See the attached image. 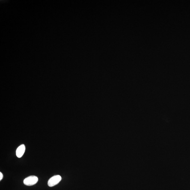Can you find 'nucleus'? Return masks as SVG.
I'll return each mask as SVG.
<instances>
[{
	"instance_id": "1",
	"label": "nucleus",
	"mask_w": 190,
	"mask_h": 190,
	"mask_svg": "<svg viewBox=\"0 0 190 190\" xmlns=\"http://www.w3.org/2000/svg\"><path fill=\"white\" fill-rule=\"evenodd\" d=\"M38 181V178L35 176H31L27 177L23 181L24 184L27 186H31L36 184Z\"/></svg>"
},
{
	"instance_id": "2",
	"label": "nucleus",
	"mask_w": 190,
	"mask_h": 190,
	"mask_svg": "<svg viewBox=\"0 0 190 190\" xmlns=\"http://www.w3.org/2000/svg\"><path fill=\"white\" fill-rule=\"evenodd\" d=\"M62 178L59 175H56L52 176L49 179L48 182V186L52 187L58 185L61 180Z\"/></svg>"
},
{
	"instance_id": "3",
	"label": "nucleus",
	"mask_w": 190,
	"mask_h": 190,
	"mask_svg": "<svg viewBox=\"0 0 190 190\" xmlns=\"http://www.w3.org/2000/svg\"><path fill=\"white\" fill-rule=\"evenodd\" d=\"M25 145L22 144L17 149L16 155L18 158H21L25 153Z\"/></svg>"
},
{
	"instance_id": "4",
	"label": "nucleus",
	"mask_w": 190,
	"mask_h": 190,
	"mask_svg": "<svg viewBox=\"0 0 190 190\" xmlns=\"http://www.w3.org/2000/svg\"><path fill=\"white\" fill-rule=\"evenodd\" d=\"M3 177V175L2 173L0 172V181L2 180Z\"/></svg>"
}]
</instances>
